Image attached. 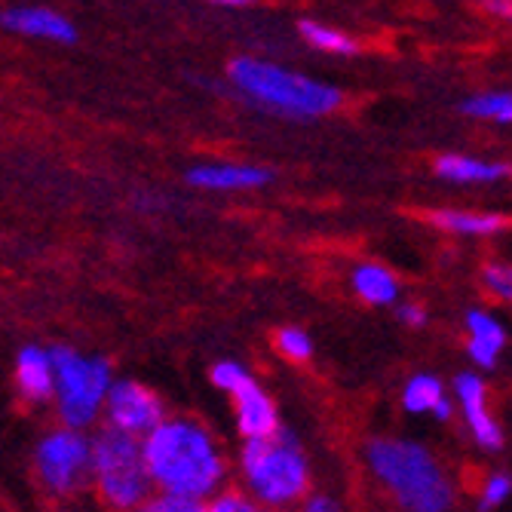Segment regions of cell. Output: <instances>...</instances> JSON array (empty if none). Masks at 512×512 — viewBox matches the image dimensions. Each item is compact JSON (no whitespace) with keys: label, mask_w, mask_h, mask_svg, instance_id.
<instances>
[{"label":"cell","mask_w":512,"mask_h":512,"mask_svg":"<svg viewBox=\"0 0 512 512\" xmlns=\"http://www.w3.org/2000/svg\"><path fill=\"white\" fill-rule=\"evenodd\" d=\"M145 467L157 494L209 503L230 482V457L221 439L191 414H166L142 439Z\"/></svg>","instance_id":"6da1fadb"},{"label":"cell","mask_w":512,"mask_h":512,"mask_svg":"<svg viewBox=\"0 0 512 512\" xmlns=\"http://www.w3.org/2000/svg\"><path fill=\"white\" fill-rule=\"evenodd\" d=\"M365 467L402 512H451L457 488L433 448L408 436L365 442Z\"/></svg>","instance_id":"7a4b0ae2"},{"label":"cell","mask_w":512,"mask_h":512,"mask_svg":"<svg viewBox=\"0 0 512 512\" xmlns=\"http://www.w3.org/2000/svg\"><path fill=\"white\" fill-rule=\"evenodd\" d=\"M227 80L243 99L267 114L289 120H322L344 108V92L335 83L313 80L286 65L258 56H237L227 65Z\"/></svg>","instance_id":"3957f363"},{"label":"cell","mask_w":512,"mask_h":512,"mask_svg":"<svg viewBox=\"0 0 512 512\" xmlns=\"http://www.w3.org/2000/svg\"><path fill=\"white\" fill-rule=\"evenodd\" d=\"M237 479L240 491L264 509L289 512L298 509L301 500L310 494L313 470L301 442L292 433L279 430L276 436L240 445Z\"/></svg>","instance_id":"277c9868"},{"label":"cell","mask_w":512,"mask_h":512,"mask_svg":"<svg viewBox=\"0 0 512 512\" xmlns=\"http://www.w3.org/2000/svg\"><path fill=\"white\" fill-rule=\"evenodd\" d=\"M53 353V402L59 424L71 430H89L102 421L105 399L114 387V371L108 359L83 353L68 344L50 347Z\"/></svg>","instance_id":"5b68a950"},{"label":"cell","mask_w":512,"mask_h":512,"mask_svg":"<svg viewBox=\"0 0 512 512\" xmlns=\"http://www.w3.org/2000/svg\"><path fill=\"white\" fill-rule=\"evenodd\" d=\"M89 448V488L108 512H132L151 494V476L145 467L142 442L102 427Z\"/></svg>","instance_id":"8992f818"},{"label":"cell","mask_w":512,"mask_h":512,"mask_svg":"<svg viewBox=\"0 0 512 512\" xmlns=\"http://www.w3.org/2000/svg\"><path fill=\"white\" fill-rule=\"evenodd\" d=\"M212 387L234 405V427L243 442L267 439L283 430L279 405L240 359H218L209 371Z\"/></svg>","instance_id":"52a82bcc"},{"label":"cell","mask_w":512,"mask_h":512,"mask_svg":"<svg viewBox=\"0 0 512 512\" xmlns=\"http://www.w3.org/2000/svg\"><path fill=\"white\" fill-rule=\"evenodd\" d=\"M89 448L92 439L83 430L53 427L34 445V476L40 488L53 497H71L89 482Z\"/></svg>","instance_id":"ba28073f"},{"label":"cell","mask_w":512,"mask_h":512,"mask_svg":"<svg viewBox=\"0 0 512 512\" xmlns=\"http://www.w3.org/2000/svg\"><path fill=\"white\" fill-rule=\"evenodd\" d=\"M166 414L169 411H166L160 393L142 381H132V378H123V381L117 378L105 399V408H102L108 430L123 433L138 442H142Z\"/></svg>","instance_id":"9c48e42d"},{"label":"cell","mask_w":512,"mask_h":512,"mask_svg":"<svg viewBox=\"0 0 512 512\" xmlns=\"http://www.w3.org/2000/svg\"><path fill=\"white\" fill-rule=\"evenodd\" d=\"M451 402L454 411L460 414L463 430L470 433V439L482 448V451H500L503 448V427L497 421V414L491 408V396H488V384L479 371L467 368L454 375L451 381Z\"/></svg>","instance_id":"30bf717a"},{"label":"cell","mask_w":512,"mask_h":512,"mask_svg":"<svg viewBox=\"0 0 512 512\" xmlns=\"http://www.w3.org/2000/svg\"><path fill=\"white\" fill-rule=\"evenodd\" d=\"M188 184L209 194H237V191H258L270 184V169L258 163H237V160H212L197 163L188 169Z\"/></svg>","instance_id":"8fae6325"},{"label":"cell","mask_w":512,"mask_h":512,"mask_svg":"<svg viewBox=\"0 0 512 512\" xmlns=\"http://www.w3.org/2000/svg\"><path fill=\"white\" fill-rule=\"evenodd\" d=\"M463 335H467V359L476 365L473 371L482 375V371L497 368V362L509 344V332L494 310L473 307L463 313Z\"/></svg>","instance_id":"7c38bea8"},{"label":"cell","mask_w":512,"mask_h":512,"mask_svg":"<svg viewBox=\"0 0 512 512\" xmlns=\"http://www.w3.org/2000/svg\"><path fill=\"white\" fill-rule=\"evenodd\" d=\"M13 381H16L19 396L28 405H50L53 402V381H56L50 347L25 344L13 362Z\"/></svg>","instance_id":"4fadbf2b"},{"label":"cell","mask_w":512,"mask_h":512,"mask_svg":"<svg viewBox=\"0 0 512 512\" xmlns=\"http://www.w3.org/2000/svg\"><path fill=\"white\" fill-rule=\"evenodd\" d=\"M0 28L22 34V37L53 40V43H74L77 40L74 22L56 10H46V7H7V10H0Z\"/></svg>","instance_id":"5bb4252c"},{"label":"cell","mask_w":512,"mask_h":512,"mask_svg":"<svg viewBox=\"0 0 512 512\" xmlns=\"http://www.w3.org/2000/svg\"><path fill=\"white\" fill-rule=\"evenodd\" d=\"M427 221L451 237H470V240H491L500 237L509 227V218L500 212H479V209H433Z\"/></svg>","instance_id":"9a60e30c"},{"label":"cell","mask_w":512,"mask_h":512,"mask_svg":"<svg viewBox=\"0 0 512 512\" xmlns=\"http://www.w3.org/2000/svg\"><path fill=\"white\" fill-rule=\"evenodd\" d=\"M402 408L414 417H436V421H451L454 417V402L451 393L445 390L442 378H436L433 371H417L402 387L399 396Z\"/></svg>","instance_id":"2e32d148"},{"label":"cell","mask_w":512,"mask_h":512,"mask_svg":"<svg viewBox=\"0 0 512 512\" xmlns=\"http://www.w3.org/2000/svg\"><path fill=\"white\" fill-rule=\"evenodd\" d=\"M350 289L368 307H393L402 295L399 276L381 261H359L350 273Z\"/></svg>","instance_id":"e0dca14e"},{"label":"cell","mask_w":512,"mask_h":512,"mask_svg":"<svg viewBox=\"0 0 512 512\" xmlns=\"http://www.w3.org/2000/svg\"><path fill=\"white\" fill-rule=\"evenodd\" d=\"M436 175L451 184H497L512 175V166L470 154H442L436 160Z\"/></svg>","instance_id":"ac0fdd59"},{"label":"cell","mask_w":512,"mask_h":512,"mask_svg":"<svg viewBox=\"0 0 512 512\" xmlns=\"http://www.w3.org/2000/svg\"><path fill=\"white\" fill-rule=\"evenodd\" d=\"M298 34L304 37L307 46H313L319 53H329V56H353L359 50L353 37H347L344 31H338L332 25H322L316 19H301Z\"/></svg>","instance_id":"d6986e66"},{"label":"cell","mask_w":512,"mask_h":512,"mask_svg":"<svg viewBox=\"0 0 512 512\" xmlns=\"http://www.w3.org/2000/svg\"><path fill=\"white\" fill-rule=\"evenodd\" d=\"M460 111L473 120L509 126L512 123V92H479V96L463 102Z\"/></svg>","instance_id":"ffe728a7"},{"label":"cell","mask_w":512,"mask_h":512,"mask_svg":"<svg viewBox=\"0 0 512 512\" xmlns=\"http://www.w3.org/2000/svg\"><path fill=\"white\" fill-rule=\"evenodd\" d=\"M482 289L488 298H494L497 304H506L512 307V261L506 258H491L482 264Z\"/></svg>","instance_id":"44dd1931"},{"label":"cell","mask_w":512,"mask_h":512,"mask_svg":"<svg viewBox=\"0 0 512 512\" xmlns=\"http://www.w3.org/2000/svg\"><path fill=\"white\" fill-rule=\"evenodd\" d=\"M273 347H276L279 356L289 359V362H295V365L310 362V359H313V350H316L310 332H304L301 325H283V329H276Z\"/></svg>","instance_id":"7402d4cb"},{"label":"cell","mask_w":512,"mask_h":512,"mask_svg":"<svg viewBox=\"0 0 512 512\" xmlns=\"http://www.w3.org/2000/svg\"><path fill=\"white\" fill-rule=\"evenodd\" d=\"M512 497V476L503 470H491L485 473V479L476 488V503L479 512H497L500 506H506Z\"/></svg>","instance_id":"603a6c76"},{"label":"cell","mask_w":512,"mask_h":512,"mask_svg":"<svg viewBox=\"0 0 512 512\" xmlns=\"http://www.w3.org/2000/svg\"><path fill=\"white\" fill-rule=\"evenodd\" d=\"M132 512H206V503L188 500V497H172V494H151L142 506H135Z\"/></svg>","instance_id":"cb8c5ba5"},{"label":"cell","mask_w":512,"mask_h":512,"mask_svg":"<svg viewBox=\"0 0 512 512\" xmlns=\"http://www.w3.org/2000/svg\"><path fill=\"white\" fill-rule=\"evenodd\" d=\"M206 512H270V509H264L261 503L246 497L240 488H227L206 503Z\"/></svg>","instance_id":"d4e9b609"},{"label":"cell","mask_w":512,"mask_h":512,"mask_svg":"<svg viewBox=\"0 0 512 512\" xmlns=\"http://www.w3.org/2000/svg\"><path fill=\"white\" fill-rule=\"evenodd\" d=\"M396 319L402 325H408V329H424L430 313H427V307L421 301H399L396 304Z\"/></svg>","instance_id":"484cf974"},{"label":"cell","mask_w":512,"mask_h":512,"mask_svg":"<svg viewBox=\"0 0 512 512\" xmlns=\"http://www.w3.org/2000/svg\"><path fill=\"white\" fill-rule=\"evenodd\" d=\"M295 512H344V509H341V503L335 497H329V494H313L310 491Z\"/></svg>","instance_id":"4316f807"},{"label":"cell","mask_w":512,"mask_h":512,"mask_svg":"<svg viewBox=\"0 0 512 512\" xmlns=\"http://www.w3.org/2000/svg\"><path fill=\"white\" fill-rule=\"evenodd\" d=\"M482 7H485V13H491V16L512 22V0H482Z\"/></svg>","instance_id":"83f0119b"},{"label":"cell","mask_w":512,"mask_h":512,"mask_svg":"<svg viewBox=\"0 0 512 512\" xmlns=\"http://www.w3.org/2000/svg\"><path fill=\"white\" fill-rule=\"evenodd\" d=\"M209 4H218V7H249L255 0H209Z\"/></svg>","instance_id":"f1b7e54d"}]
</instances>
